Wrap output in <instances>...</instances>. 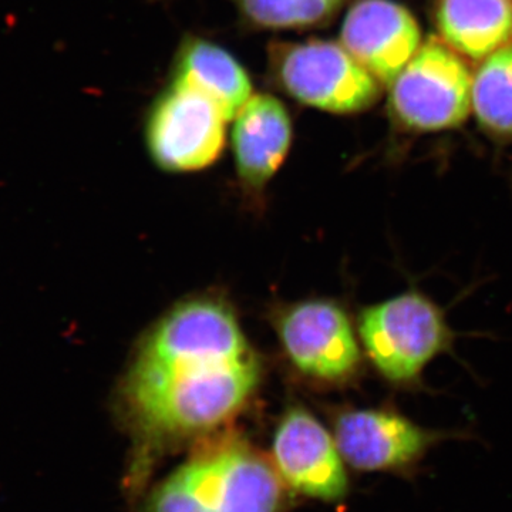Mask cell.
<instances>
[{"label":"cell","instance_id":"cell-1","mask_svg":"<svg viewBox=\"0 0 512 512\" xmlns=\"http://www.w3.org/2000/svg\"><path fill=\"white\" fill-rule=\"evenodd\" d=\"M261 365L234 312L215 299L177 306L148 333L124 383L128 416L146 440L222 426L248 403Z\"/></svg>","mask_w":512,"mask_h":512},{"label":"cell","instance_id":"cell-2","mask_svg":"<svg viewBox=\"0 0 512 512\" xmlns=\"http://www.w3.org/2000/svg\"><path fill=\"white\" fill-rule=\"evenodd\" d=\"M282 485L274 464L254 450L222 444L165 478L148 512H279Z\"/></svg>","mask_w":512,"mask_h":512},{"label":"cell","instance_id":"cell-3","mask_svg":"<svg viewBox=\"0 0 512 512\" xmlns=\"http://www.w3.org/2000/svg\"><path fill=\"white\" fill-rule=\"evenodd\" d=\"M357 332L376 372L400 390L420 389L426 367L454 342L443 309L416 291L367 306Z\"/></svg>","mask_w":512,"mask_h":512},{"label":"cell","instance_id":"cell-4","mask_svg":"<svg viewBox=\"0 0 512 512\" xmlns=\"http://www.w3.org/2000/svg\"><path fill=\"white\" fill-rule=\"evenodd\" d=\"M268 76L291 99L332 114L369 110L382 89L346 47L333 40H274L268 45Z\"/></svg>","mask_w":512,"mask_h":512},{"label":"cell","instance_id":"cell-5","mask_svg":"<svg viewBox=\"0 0 512 512\" xmlns=\"http://www.w3.org/2000/svg\"><path fill=\"white\" fill-rule=\"evenodd\" d=\"M333 436L343 460L359 473H379L414 480L434 447L466 439L457 431L421 426L392 404L348 409L336 414Z\"/></svg>","mask_w":512,"mask_h":512},{"label":"cell","instance_id":"cell-6","mask_svg":"<svg viewBox=\"0 0 512 512\" xmlns=\"http://www.w3.org/2000/svg\"><path fill=\"white\" fill-rule=\"evenodd\" d=\"M473 77L457 52L430 37L389 86L394 119L417 133L460 127L473 111Z\"/></svg>","mask_w":512,"mask_h":512},{"label":"cell","instance_id":"cell-7","mask_svg":"<svg viewBox=\"0 0 512 512\" xmlns=\"http://www.w3.org/2000/svg\"><path fill=\"white\" fill-rule=\"evenodd\" d=\"M228 123L224 111L210 97L168 80L148 110V151L165 171L204 170L224 151Z\"/></svg>","mask_w":512,"mask_h":512},{"label":"cell","instance_id":"cell-8","mask_svg":"<svg viewBox=\"0 0 512 512\" xmlns=\"http://www.w3.org/2000/svg\"><path fill=\"white\" fill-rule=\"evenodd\" d=\"M286 355L303 375L345 384L359 376L362 350L348 313L330 301H306L279 320Z\"/></svg>","mask_w":512,"mask_h":512},{"label":"cell","instance_id":"cell-9","mask_svg":"<svg viewBox=\"0 0 512 512\" xmlns=\"http://www.w3.org/2000/svg\"><path fill=\"white\" fill-rule=\"evenodd\" d=\"M272 458L282 483L296 493L330 504L348 497V464L333 433L308 410L295 407L282 417Z\"/></svg>","mask_w":512,"mask_h":512},{"label":"cell","instance_id":"cell-10","mask_svg":"<svg viewBox=\"0 0 512 512\" xmlns=\"http://www.w3.org/2000/svg\"><path fill=\"white\" fill-rule=\"evenodd\" d=\"M340 43L389 87L419 52L421 32L412 13L393 0H356L343 19Z\"/></svg>","mask_w":512,"mask_h":512},{"label":"cell","instance_id":"cell-11","mask_svg":"<svg viewBox=\"0 0 512 512\" xmlns=\"http://www.w3.org/2000/svg\"><path fill=\"white\" fill-rule=\"evenodd\" d=\"M232 121L231 146L239 177L252 187H262L288 156L291 114L274 94L254 93Z\"/></svg>","mask_w":512,"mask_h":512},{"label":"cell","instance_id":"cell-12","mask_svg":"<svg viewBox=\"0 0 512 512\" xmlns=\"http://www.w3.org/2000/svg\"><path fill=\"white\" fill-rule=\"evenodd\" d=\"M170 80L210 97L229 121L254 94L251 77L235 56L217 43L195 35L181 40L171 63Z\"/></svg>","mask_w":512,"mask_h":512},{"label":"cell","instance_id":"cell-13","mask_svg":"<svg viewBox=\"0 0 512 512\" xmlns=\"http://www.w3.org/2000/svg\"><path fill=\"white\" fill-rule=\"evenodd\" d=\"M436 22L441 40L476 62L512 45V0H437Z\"/></svg>","mask_w":512,"mask_h":512},{"label":"cell","instance_id":"cell-14","mask_svg":"<svg viewBox=\"0 0 512 512\" xmlns=\"http://www.w3.org/2000/svg\"><path fill=\"white\" fill-rule=\"evenodd\" d=\"M473 111L493 137H512V45L481 62L473 77Z\"/></svg>","mask_w":512,"mask_h":512},{"label":"cell","instance_id":"cell-15","mask_svg":"<svg viewBox=\"0 0 512 512\" xmlns=\"http://www.w3.org/2000/svg\"><path fill=\"white\" fill-rule=\"evenodd\" d=\"M242 22L256 30H306L325 26L345 0H229Z\"/></svg>","mask_w":512,"mask_h":512}]
</instances>
